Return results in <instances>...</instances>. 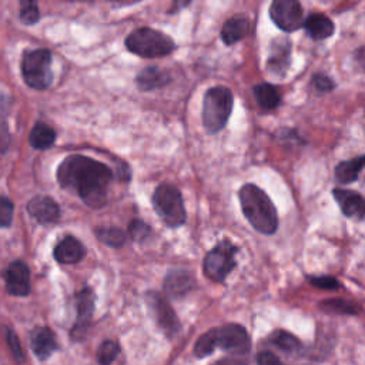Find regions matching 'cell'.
<instances>
[{"mask_svg": "<svg viewBox=\"0 0 365 365\" xmlns=\"http://www.w3.org/2000/svg\"><path fill=\"white\" fill-rule=\"evenodd\" d=\"M57 178L63 188L76 191L87 205L98 208L107 201V187L113 173L100 161L84 155H70L58 165Z\"/></svg>", "mask_w": 365, "mask_h": 365, "instance_id": "cell-1", "label": "cell"}, {"mask_svg": "<svg viewBox=\"0 0 365 365\" xmlns=\"http://www.w3.org/2000/svg\"><path fill=\"white\" fill-rule=\"evenodd\" d=\"M244 217L252 228L271 235L278 228V214L271 198L255 184H244L238 192Z\"/></svg>", "mask_w": 365, "mask_h": 365, "instance_id": "cell-2", "label": "cell"}, {"mask_svg": "<svg viewBox=\"0 0 365 365\" xmlns=\"http://www.w3.org/2000/svg\"><path fill=\"white\" fill-rule=\"evenodd\" d=\"M232 93L228 87L215 86L205 91L202 100V124L204 128L214 134L222 130L232 111Z\"/></svg>", "mask_w": 365, "mask_h": 365, "instance_id": "cell-3", "label": "cell"}, {"mask_svg": "<svg viewBox=\"0 0 365 365\" xmlns=\"http://www.w3.org/2000/svg\"><path fill=\"white\" fill-rule=\"evenodd\" d=\"M125 47L140 57L157 58L171 54L175 50V43L170 36L160 30L141 27L128 34Z\"/></svg>", "mask_w": 365, "mask_h": 365, "instance_id": "cell-4", "label": "cell"}, {"mask_svg": "<svg viewBox=\"0 0 365 365\" xmlns=\"http://www.w3.org/2000/svg\"><path fill=\"white\" fill-rule=\"evenodd\" d=\"M153 207L163 222L177 228L185 222L187 212L180 190L171 184L163 182L153 192Z\"/></svg>", "mask_w": 365, "mask_h": 365, "instance_id": "cell-5", "label": "cell"}, {"mask_svg": "<svg viewBox=\"0 0 365 365\" xmlns=\"http://www.w3.org/2000/svg\"><path fill=\"white\" fill-rule=\"evenodd\" d=\"M238 248L228 240H222L212 247L202 262V271L205 277L214 282H224L230 272L235 268Z\"/></svg>", "mask_w": 365, "mask_h": 365, "instance_id": "cell-6", "label": "cell"}, {"mask_svg": "<svg viewBox=\"0 0 365 365\" xmlns=\"http://www.w3.org/2000/svg\"><path fill=\"white\" fill-rule=\"evenodd\" d=\"M21 74L27 86L36 90L47 88L53 81L50 51L37 48L26 53L21 61Z\"/></svg>", "mask_w": 365, "mask_h": 365, "instance_id": "cell-7", "label": "cell"}, {"mask_svg": "<svg viewBox=\"0 0 365 365\" xmlns=\"http://www.w3.org/2000/svg\"><path fill=\"white\" fill-rule=\"evenodd\" d=\"M214 348H221L231 354H247L251 348V338L240 324H227L208 329Z\"/></svg>", "mask_w": 365, "mask_h": 365, "instance_id": "cell-8", "label": "cell"}, {"mask_svg": "<svg viewBox=\"0 0 365 365\" xmlns=\"http://www.w3.org/2000/svg\"><path fill=\"white\" fill-rule=\"evenodd\" d=\"M269 17L281 30L294 31L304 24V9L295 0H274Z\"/></svg>", "mask_w": 365, "mask_h": 365, "instance_id": "cell-9", "label": "cell"}, {"mask_svg": "<svg viewBox=\"0 0 365 365\" xmlns=\"http://www.w3.org/2000/svg\"><path fill=\"white\" fill-rule=\"evenodd\" d=\"M147 304L155 318V322L164 331V334L174 336L180 331L181 325L168 301L161 294L151 291L147 294Z\"/></svg>", "mask_w": 365, "mask_h": 365, "instance_id": "cell-10", "label": "cell"}, {"mask_svg": "<svg viewBox=\"0 0 365 365\" xmlns=\"http://www.w3.org/2000/svg\"><path fill=\"white\" fill-rule=\"evenodd\" d=\"M93 311H94L93 291L88 288H84L77 295V318H76L74 327L71 329L73 339L80 341L86 336L87 329L91 322V318H93Z\"/></svg>", "mask_w": 365, "mask_h": 365, "instance_id": "cell-11", "label": "cell"}, {"mask_svg": "<svg viewBox=\"0 0 365 365\" xmlns=\"http://www.w3.org/2000/svg\"><path fill=\"white\" fill-rule=\"evenodd\" d=\"M7 292L16 297H24L30 292V269L26 262L14 261L4 274Z\"/></svg>", "mask_w": 365, "mask_h": 365, "instance_id": "cell-12", "label": "cell"}, {"mask_svg": "<svg viewBox=\"0 0 365 365\" xmlns=\"http://www.w3.org/2000/svg\"><path fill=\"white\" fill-rule=\"evenodd\" d=\"M332 195L345 217L365 220V198L359 192L354 190L334 188Z\"/></svg>", "mask_w": 365, "mask_h": 365, "instance_id": "cell-13", "label": "cell"}, {"mask_svg": "<svg viewBox=\"0 0 365 365\" xmlns=\"http://www.w3.org/2000/svg\"><path fill=\"white\" fill-rule=\"evenodd\" d=\"M27 211L40 224L54 222L60 215L58 204L47 195H37L31 198L27 204Z\"/></svg>", "mask_w": 365, "mask_h": 365, "instance_id": "cell-14", "label": "cell"}, {"mask_svg": "<svg viewBox=\"0 0 365 365\" xmlns=\"http://www.w3.org/2000/svg\"><path fill=\"white\" fill-rule=\"evenodd\" d=\"M195 287V279L185 269H173L164 279V291L171 298H182Z\"/></svg>", "mask_w": 365, "mask_h": 365, "instance_id": "cell-15", "label": "cell"}, {"mask_svg": "<svg viewBox=\"0 0 365 365\" xmlns=\"http://www.w3.org/2000/svg\"><path fill=\"white\" fill-rule=\"evenodd\" d=\"M31 349L41 361L47 359L57 348L54 334L47 327H37L31 331Z\"/></svg>", "mask_w": 365, "mask_h": 365, "instance_id": "cell-16", "label": "cell"}, {"mask_svg": "<svg viewBox=\"0 0 365 365\" xmlns=\"http://www.w3.org/2000/svg\"><path fill=\"white\" fill-rule=\"evenodd\" d=\"M291 56V43L287 38H277L272 43L271 54L267 61V67L271 73L282 76L287 71Z\"/></svg>", "mask_w": 365, "mask_h": 365, "instance_id": "cell-17", "label": "cell"}, {"mask_svg": "<svg viewBox=\"0 0 365 365\" xmlns=\"http://www.w3.org/2000/svg\"><path fill=\"white\" fill-rule=\"evenodd\" d=\"M304 29L308 33V36L312 40H325L329 38L334 31H335V26L332 23V20L321 13H312L309 14L305 20H304Z\"/></svg>", "mask_w": 365, "mask_h": 365, "instance_id": "cell-18", "label": "cell"}, {"mask_svg": "<svg viewBox=\"0 0 365 365\" xmlns=\"http://www.w3.org/2000/svg\"><path fill=\"white\" fill-rule=\"evenodd\" d=\"M84 257L83 244L74 237H66L54 248V258L61 264H76Z\"/></svg>", "mask_w": 365, "mask_h": 365, "instance_id": "cell-19", "label": "cell"}, {"mask_svg": "<svg viewBox=\"0 0 365 365\" xmlns=\"http://www.w3.org/2000/svg\"><path fill=\"white\" fill-rule=\"evenodd\" d=\"M170 80H171V77L167 71L161 70L160 67L151 66V67H145L144 70L140 71V74L135 78V83L140 90L151 91V90L164 87L165 84L170 83Z\"/></svg>", "mask_w": 365, "mask_h": 365, "instance_id": "cell-20", "label": "cell"}, {"mask_svg": "<svg viewBox=\"0 0 365 365\" xmlns=\"http://www.w3.org/2000/svg\"><path fill=\"white\" fill-rule=\"evenodd\" d=\"M248 29H250L248 19H245L242 16H235V17L228 19L224 23V26L220 31V36H221V40L227 46H231V44L242 40L247 36Z\"/></svg>", "mask_w": 365, "mask_h": 365, "instance_id": "cell-21", "label": "cell"}, {"mask_svg": "<svg viewBox=\"0 0 365 365\" xmlns=\"http://www.w3.org/2000/svg\"><path fill=\"white\" fill-rule=\"evenodd\" d=\"M362 168H365V155L341 161L335 167V178L341 184L354 182L358 178Z\"/></svg>", "mask_w": 365, "mask_h": 365, "instance_id": "cell-22", "label": "cell"}, {"mask_svg": "<svg viewBox=\"0 0 365 365\" xmlns=\"http://www.w3.org/2000/svg\"><path fill=\"white\" fill-rule=\"evenodd\" d=\"M252 91H254V97H255L257 103L264 110H274L281 103V94L277 90V87H274L272 84H268V83L257 84V86H254Z\"/></svg>", "mask_w": 365, "mask_h": 365, "instance_id": "cell-23", "label": "cell"}, {"mask_svg": "<svg viewBox=\"0 0 365 365\" xmlns=\"http://www.w3.org/2000/svg\"><path fill=\"white\" fill-rule=\"evenodd\" d=\"M29 141H30L31 147H34L37 150H44V148H48L50 145H53V143L56 141V133L47 124H37L31 128Z\"/></svg>", "mask_w": 365, "mask_h": 365, "instance_id": "cell-24", "label": "cell"}, {"mask_svg": "<svg viewBox=\"0 0 365 365\" xmlns=\"http://www.w3.org/2000/svg\"><path fill=\"white\" fill-rule=\"evenodd\" d=\"M268 341H269L271 345L277 346L278 349H281L284 352H297L302 346L301 341L295 335H292V334H289V332H287L284 329L274 331L268 336Z\"/></svg>", "mask_w": 365, "mask_h": 365, "instance_id": "cell-25", "label": "cell"}, {"mask_svg": "<svg viewBox=\"0 0 365 365\" xmlns=\"http://www.w3.org/2000/svg\"><path fill=\"white\" fill-rule=\"evenodd\" d=\"M319 307L327 312L339 315H355L359 311V307L345 299H325L321 302Z\"/></svg>", "mask_w": 365, "mask_h": 365, "instance_id": "cell-26", "label": "cell"}, {"mask_svg": "<svg viewBox=\"0 0 365 365\" xmlns=\"http://www.w3.org/2000/svg\"><path fill=\"white\" fill-rule=\"evenodd\" d=\"M97 238L110 245V247H121L125 242V232L117 227H107L96 230Z\"/></svg>", "mask_w": 365, "mask_h": 365, "instance_id": "cell-27", "label": "cell"}, {"mask_svg": "<svg viewBox=\"0 0 365 365\" xmlns=\"http://www.w3.org/2000/svg\"><path fill=\"white\" fill-rule=\"evenodd\" d=\"M120 354V346L117 342L114 341H104L98 351H97V359L100 365H110L117 355Z\"/></svg>", "mask_w": 365, "mask_h": 365, "instance_id": "cell-28", "label": "cell"}, {"mask_svg": "<svg viewBox=\"0 0 365 365\" xmlns=\"http://www.w3.org/2000/svg\"><path fill=\"white\" fill-rule=\"evenodd\" d=\"M130 230V235H131V238L133 240H135V241H143V240H145L150 234H151V228H150V225H147L144 221H141V220H134V221H131V224H130V227H128Z\"/></svg>", "mask_w": 365, "mask_h": 365, "instance_id": "cell-29", "label": "cell"}, {"mask_svg": "<svg viewBox=\"0 0 365 365\" xmlns=\"http://www.w3.org/2000/svg\"><path fill=\"white\" fill-rule=\"evenodd\" d=\"M20 19L26 24H34L38 20V9L37 4L31 1H24L21 3V11H20Z\"/></svg>", "mask_w": 365, "mask_h": 365, "instance_id": "cell-30", "label": "cell"}, {"mask_svg": "<svg viewBox=\"0 0 365 365\" xmlns=\"http://www.w3.org/2000/svg\"><path fill=\"white\" fill-rule=\"evenodd\" d=\"M13 202L7 197H0V227H9L13 221Z\"/></svg>", "mask_w": 365, "mask_h": 365, "instance_id": "cell-31", "label": "cell"}, {"mask_svg": "<svg viewBox=\"0 0 365 365\" xmlns=\"http://www.w3.org/2000/svg\"><path fill=\"white\" fill-rule=\"evenodd\" d=\"M311 84L319 93H327V91H331L335 88V83L328 76H325L322 73L314 74L311 78Z\"/></svg>", "mask_w": 365, "mask_h": 365, "instance_id": "cell-32", "label": "cell"}, {"mask_svg": "<svg viewBox=\"0 0 365 365\" xmlns=\"http://www.w3.org/2000/svg\"><path fill=\"white\" fill-rule=\"evenodd\" d=\"M308 282L321 289H336L339 288V282L329 275H321V277H308Z\"/></svg>", "mask_w": 365, "mask_h": 365, "instance_id": "cell-33", "label": "cell"}, {"mask_svg": "<svg viewBox=\"0 0 365 365\" xmlns=\"http://www.w3.org/2000/svg\"><path fill=\"white\" fill-rule=\"evenodd\" d=\"M7 342H9V346H10V351L11 354L17 358V359H21L23 358V351L20 348V342H19V338L16 336V334L10 329H7Z\"/></svg>", "mask_w": 365, "mask_h": 365, "instance_id": "cell-34", "label": "cell"}, {"mask_svg": "<svg viewBox=\"0 0 365 365\" xmlns=\"http://www.w3.org/2000/svg\"><path fill=\"white\" fill-rule=\"evenodd\" d=\"M257 364L258 365H282L279 358L274 355L269 351H262L257 355Z\"/></svg>", "mask_w": 365, "mask_h": 365, "instance_id": "cell-35", "label": "cell"}, {"mask_svg": "<svg viewBox=\"0 0 365 365\" xmlns=\"http://www.w3.org/2000/svg\"><path fill=\"white\" fill-rule=\"evenodd\" d=\"M282 365H284V364H282Z\"/></svg>", "mask_w": 365, "mask_h": 365, "instance_id": "cell-36", "label": "cell"}]
</instances>
